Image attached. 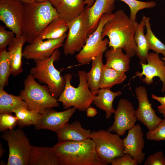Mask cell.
<instances>
[{"label":"cell","instance_id":"6da1fadb","mask_svg":"<svg viewBox=\"0 0 165 165\" xmlns=\"http://www.w3.org/2000/svg\"><path fill=\"white\" fill-rule=\"evenodd\" d=\"M114 14L103 27L102 38L108 37V47L114 50L122 48L131 58L136 55L134 36L138 23L132 20L122 10L117 11Z\"/></svg>","mask_w":165,"mask_h":165},{"label":"cell","instance_id":"7a4b0ae2","mask_svg":"<svg viewBox=\"0 0 165 165\" xmlns=\"http://www.w3.org/2000/svg\"><path fill=\"white\" fill-rule=\"evenodd\" d=\"M53 148L59 165H105L98 157L91 139L58 141Z\"/></svg>","mask_w":165,"mask_h":165},{"label":"cell","instance_id":"3957f363","mask_svg":"<svg viewBox=\"0 0 165 165\" xmlns=\"http://www.w3.org/2000/svg\"><path fill=\"white\" fill-rule=\"evenodd\" d=\"M22 33L26 42H33L46 27L59 16L50 1L24 4Z\"/></svg>","mask_w":165,"mask_h":165},{"label":"cell","instance_id":"277c9868","mask_svg":"<svg viewBox=\"0 0 165 165\" xmlns=\"http://www.w3.org/2000/svg\"><path fill=\"white\" fill-rule=\"evenodd\" d=\"M86 73L84 71L78 72L79 83L76 87L72 86L71 83L72 78L71 74L67 73L64 76L65 81V86L57 100L62 103L64 109H68L72 106L79 111H84L93 103L95 95L88 87Z\"/></svg>","mask_w":165,"mask_h":165},{"label":"cell","instance_id":"5b68a950","mask_svg":"<svg viewBox=\"0 0 165 165\" xmlns=\"http://www.w3.org/2000/svg\"><path fill=\"white\" fill-rule=\"evenodd\" d=\"M60 56L58 49H56L49 58L42 61H35V66L30 70L35 79L41 83L45 84L48 87L51 95L57 99L64 88L65 81L64 76L54 65Z\"/></svg>","mask_w":165,"mask_h":165},{"label":"cell","instance_id":"8992f818","mask_svg":"<svg viewBox=\"0 0 165 165\" xmlns=\"http://www.w3.org/2000/svg\"><path fill=\"white\" fill-rule=\"evenodd\" d=\"M35 79L31 74L28 75L24 80V88L20 92L19 96L28 108L42 113L47 108L59 107L58 101L51 95L47 86L40 85Z\"/></svg>","mask_w":165,"mask_h":165},{"label":"cell","instance_id":"52a82bcc","mask_svg":"<svg viewBox=\"0 0 165 165\" xmlns=\"http://www.w3.org/2000/svg\"><path fill=\"white\" fill-rule=\"evenodd\" d=\"M97 153L105 165L125 154L123 140L120 136L103 129L91 132Z\"/></svg>","mask_w":165,"mask_h":165},{"label":"cell","instance_id":"ba28073f","mask_svg":"<svg viewBox=\"0 0 165 165\" xmlns=\"http://www.w3.org/2000/svg\"><path fill=\"white\" fill-rule=\"evenodd\" d=\"M2 138L8 143L9 149L7 165H28L31 145L22 130H7Z\"/></svg>","mask_w":165,"mask_h":165},{"label":"cell","instance_id":"9c48e42d","mask_svg":"<svg viewBox=\"0 0 165 165\" xmlns=\"http://www.w3.org/2000/svg\"><path fill=\"white\" fill-rule=\"evenodd\" d=\"M114 15L105 14L102 15L97 28L88 36L85 46L76 56L77 61L80 65L89 64L94 58L107 50L109 40L102 39V30L105 24Z\"/></svg>","mask_w":165,"mask_h":165},{"label":"cell","instance_id":"30bf717a","mask_svg":"<svg viewBox=\"0 0 165 165\" xmlns=\"http://www.w3.org/2000/svg\"><path fill=\"white\" fill-rule=\"evenodd\" d=\"M68 24V32L63 45L64 53L66 56L79 52L86 43L88 38V25L86 8L83 13Z\"/></svg>","mask_w":165,"mask_h":165},{"label":"cell","instance_id":"8fae6325","mask_svg":"<svg viewBox=\"0 0 165 165\" xmlns=\"http://www.w3.org/2000/svg\"><path fill=\"white\" fill-rule=\"evenodd\" d=\"M24 11L20 0H0V20L16 36L22 34Z\"/></svg>","mask_w":165,"mask_h":165},{"label":"cell","instance_id":"7c38bea8","mask_svg":"<svg viewBox=\"0 0 165 165\" xmlns=\"http://www.w3.org/2000/svg\"><path fill=\"white\" fill-rule=\"evenodd\" d=\"M135 110L133 104L128 100L121 98L119 101L114 113V121L107 130L123 136L126 131L133 127L137 119L135 116Z\"/></svg>","mask_w":165,"mask_h":165},{"label":"cell","instance_id":"4fadbf2b","mask_svg":"<svg viewBox=\"0 0 165 165\" xmlns=\"http://www.w3.org/2000/svg\"><path fill=\"white\" fill-rule=\"evenodd\" d=\"M135 93L138 100V106L135 111V116L137 120L143 123L148 130L156 127L163 119L156 114L155 111L148 99L146 88L142 86L136 87Z\"/></svg>","mask_w":165,"mask_h":165},{"label":"cell","instance_id":"5bb4252c","mask_svg":"<svg viewBox=\"0 0 165 165\" xmlns=\"http://www.w3.org/2000/svg\"><path fill=\"white\" fill-rule=\"evenodd\" d=\"M67 36L56 39L38 40L27 45L23 51V57L27 59L42 61L50 58L55 50L64 45Z\"/></svg>","mask_w":165,"mask_h":165},{"label":"cell","instance_id":"9a60e30c","mask_svg":"<svg viewBox=\"0 0 165 165\" xmlns=\"http://www.w3.org/2000/svg\"><path fill=\"white\" fill-rule=\"evenodd\" d=\"M146 61L147 63H140L142 71L136 72L135 75L132 78L138 77L141 79L143 76H145L142 81L149 85L153 83L154 77H158L162 82L161 91L164 93L165 91V61L161 59L159 54L156 53H148Z\"/></svg>","mask_w":165,"mask_h":165},{"label":"cell","instance_id":"2e32d148","mask_svg":"<svg viewBox=\"0 0 165 165\" xmlns=\"http://www.w3.org/2000/svg\"><path fill=\"white\" fill-rule=\"evenodd\" d=\"M75 107L61 112H57L52 108L46 109L35 125L37 130L47 129L57 132L68 123L69 119L75 112Z\"/></svg>","mask_w":165,"mask_h":165},{"label":"cell","instance_id":"e0dca14e","mask_svg":"<svg viewBox=\"0 0 165 165\" xmlns=\"http://www.w3.org/2000/svg\"><path fill=\"white\" fill-rule=\"evenodd\" d=\"M144 134L139 123L128 130L126 137L123 139L125 153L130 155L138 165L143 163L145 154L143 152L145 143Z\"/></svg>","mask_w":165,"mask_h":165},{"label":"cell","instance_id":"ac0fdd59","mask_svg":"<svg viewBox=\"0 0 165 165\" xmlns=\"http://www.w3.org/2000/svg\"><path fill=\"white\" fill-rule=\"evenodd\" d=\"M114 7V6L111 4L108 0H96L91 7H86L88 18V37L97 28L102 15L112 14Z\"/></svg>","mask_w":165,"mask_h":165},{"label":"cell","instance_id":"d6986e66","mask_svg":"<svg viewBox=\"0 0 165 165\" xmlns=\"http://www.w3.org/2000/svg\"><path fill=\"white\" fill-rule=\"evenodd\" d=\"M26 42L25 37L22 35L16 36L8 45V51L10 57L11 74L13 76L18 75L23 71L22 59V48Z\"/></svg>","mask_w":165,"mask_h":165},{"label":"cell","instance_id":"ffe728a7","mask_svg":"<svg viewBox=\"0 0 165 165\" xmlns=\"http://www.w3.org/2000/svg\"><path fill=\"white\" fill-rule=\"evenodd\" d=\"M90 130L84 129L80 123L75 121L68 123L57 132L58 141H79L91 138Z\"/></svg>","mask_w":165,"mask_h":165},{"label":"cell","instance_id":"44dd1931","mask_svg":"<svg viewBox=\"0 0 165 165\" xmlns=\"http://www.w3.org/2000/svg\"><path fill=\"white\" fill-rule=\"evenodd\" d=\"M28 165H59L53 147L32 145Z\"/></svg>","mask_w":165,"mask_h":165},{"label":"cell","instance_id":"7402d4cb","mask_svg":"<svg viewBox=\"0 0 165 165\" xmlns=\"http://www.w3.org/2000/svg\"><path fill=\"white\" fill-rule=\"evenodd\" d=\"M84 0H62L56 8L59 16L69 23L85 10Z\"/></svg>","mask_w":165,"mask_h":165},{"label":"cell","instance_id":"603a6c76","mask_svg":"<svg viewBox=\"0 0 165 165\" xmlns=\"http://www.w3.org/2000/svg\"><path fill=\"white\" fill-rule=\"evenodd\" d=\"M105 56L106 67L124 73L129 70L130 58L123 53L122 48L114 50L110 47L106 51Z\"/></svg>","mask_w":165,"mask_h":165},{"label":"cell","instance_id":"cb8c5ba5","mask_svg":"<svg viewBox=\"0 0 165 165\" xmlns=\"http://www.w3.org/2000/svg\"><path fill=\"white\" fill-rule=\"evenodd\" d=\"M122 93L120 91L114 92L110 89L100 88L98 94L94 96L93 103L98 108L105 112V118L108 119L115 111L113 106L114 99Z\"/></svg>","mask_w":165,"mask_h":165},{"label":"cell","instance_id":"d4e9b609","mask_svg":"<svg viewBox=\"0 0 165 165\" xmlns=\"http://www.w3.org/2000/svg\"><path fill=\"white\" fill-rule=\"evenodd\" d=\"M68 29V23L59 16L46 27L35 41L60 38L66 33Z\"/></svg>","mask_w":165,"mask_h":165},{"label":"cell","instance_id":"484cf974","mask_svg":"<svg viewBox=\"0 0 165 165\" xmlns=\"http://www.w3.org/2000/svg\"><path fill=\"white\" fill-rule=\"evenodd\" d=\"M101 53L92 61V66L89 72L86 73V78L88 87L91 92L95 95L100 89L99 84L102 70L104 64Z\"/></svg>","mask_w":165,"mask_h":165},{"label":"cell","instance_id":"4316f807","mask_svg":"<svg viewBox=\"0 0 165 165\" xmlns=\"http://www.w3.org/2000/svg\"><path fill=\"white\" fill-rule=\"evenodd\" d=\"M145 24L143 17L137 27L134 36L136 44V55L140 60V63H146V58L150 50L144 34Z\"/></svg>","mask_w":165,"mask_h":165},{"label":"cell","instance_id":"83f0119b","mask_svg":"<svg viewBox=\"0 0 165 165\" xmlns=\"http://www.w3.org/2000/svg\"><path fill=\"white\" fill-rule=\"evenodd\" d=\"M127 78L125 73L117 71L104 65L99 84L100 88L110 89L114 86L121 83Z\"/></svg>","mask_w":165,"mask_h":165},{"label":"cell","instance_id":"f1b7e54d","mask_svg":"<svg viewBox=\"0 0 165 165\" xmlns=\"http://www.w3.org/2000/svg\"><path fill=\"white\" fill-rule=\"evenodd\" d=\"M21 107L28 108L25 102L20 96L8 94L0 87V113H11L15 109Z\"/></svg>","mask_w":165,"mask_h":165},{"label":"cell","instance_id":"f546056e","mask_svg":"<svg viewBox=\"0 0 165 165\" xmlns=\"http://www.w3.org/2000/svg\"><path fill=\"white\" fill-rule=\"evenodd\" d=\"M14 112L18 119L17 125L23 127L31 125H35L40 119L41 113L38 111L29 110L24 107H21L14 110Z\"/></svg>","mask_w":165,"mask_h":165},{"label":"cell","instance_id":"4dcf8cb0","mask_svg":"<svg viewBox=\"0 0 165 165\" xmlns=\"http://www.w3.org/2000/svg\"><path fill=\"white\" fill-rule=\"evenodd\" d=\"M145 27L146 28L145 37L150 50H152L158 54H162L163 56L161 58H165V45L161 42L153 32L150 22L149 17L144 16Z\"/></svg>","mask_w":165,"mask_h":165},{"label":"cell","instance_id":"1f68e13d","mask_svg":"<svg viewBox=\"0 0 165 165\" xmlns=\"http://www.w3.org/2000/svg\"><path fill=\"white\" fill-rule=\"evenodd\" d=\"M11 74L10 60L8 52L6 49L0 51V87L4 88L9 83Z\"/></svg>","mask_w":165,"mask_h":165},{"label":"cell","instance_id":"d6a6232c","mask_svg":"<svg viewBox=\"0 0 165 165\" xmlns=\"http://www.w3.org/2000/svg\"><path fill=\"white\" fill-rule=\"evenodd\" d=\"M109 2L115 5L116 0L122 1L127 4L129 7L130 12V18L135 21L137 18V14L140 10L145 9L151 8L155 7L156 3L153 1L143 2L137 0H108Z\"/></svg>","mask_w":165,"mask_h":165},{"label":"cell","instance_id":"836d02e7","mask_svg":"<svg viewBox=\"0 0 165 165\" xmlns=\"http://www.w3.org/2000/svg\"><path fill=\"white\" fill-rule=\"evenodd\" d=\"M18 123V119L11 113H2L0 114V130L4 132L13 129Z\"/></svg>","mask_w":165,"mask_h":165},{"label":"cell","instance_id":"e575fe53","mask_svg":"<svg viewBox=\"0 0 165 165\" xmlns=\"http://www.w3.org/2000/svg\"><path fill=\"white\" fill-rule=\"evenodd\" d=\"M147 140L155 141L165 140V117L161 123L153 129L146 134Z\"/></svg>","mask_w":165,"mask_h":165},{"label":"cell","instance_id":"d590c367","mask_svg":"<svg viewBox=\"0 0 165 165\" xmlns=\"http://www.w3.org/2000/svg\"><path fill=\"white\" fill-rule=\"evenodd\" d=\"M15 35L12 31H7L4 26H0V51L6 49V47L14 37Z\"/></svg>","mask_w":165,"mask_h":165},{"label":"cell","instance_id":"8d00e7d4","mask_svg":"<svg viewBox=\"0 0 165 165\" xmlns=\"http://www.w3.org/2000/svg\"><path fill=\"white\" fill-rule=\"evenodd\" d=\"M144 165H165V157L162 151H158L149 156L145 161Z\"/></svg>","mask_w":165,"mask_h":165},{"label":"cell","instance_id":"74e56055","mask_svg":"<svg viewBox=\"0 0 165 165\" xmlns=\"http://www.w3.org/2000/svg\"><path fill=\"white\" fill-rule=\"evenodd\" d=\"M111 164L112 165H138L132 156L128 153L116 158L112 161Z\"/></svg>","mask_w":165,"mask_h":165},{"label":"cell","instance_id":"f35d334b","mask_svg":"<svg viewBox=\"0 0 165 165\" xmlns=\"http://www.w3.org/2000/svg\"><path fill=\"white\" fill-rule=\"evenodd\" d=\"M152 98L159 102L160 105L157 106L159 112L161 114L163 117H165V96L160 97L153 94L151 95Z\"/></svg>","mask_w":165,"mask_h":165},{"label":"cell","instance_id":"ab89813d","mask_svg":"<svg viewBox=\"0 0 165 165\" xmlns=\"http://www.w3.org/2000/svg\"><path fill=\"white\" fill-rule=\"evenodd\" d=\"M86 111V116L89 117H94L97 113V109L90 106L87 109Z\"/></svg>","mask_w":165,"mask_h":165},{"label":"cell","instance_id":"60d3db41","mask_svg":"<svg viewBox=\"0 0 165 165\" xmlns=\"http://www.w3.org/2000/svg\"><path fill=\"white\" fill-rule=\"evenodd\" d=\"M95 0H84V4H86V6L90 7L94 4Z\"/></svg>","mask_w":165,"mask_h":165},{"label":"cell","instance_id":"b9f144b4","mask_svg":"<svg viewBox=\"0 0 165 165\" xmlns=\"http://www.w3.org/2000/svg\"><path fill=\"white\" fill-rule=\"evenodd\" d=\"M62 0H49L50 2L56 8L59 3Z\"/></svg>","mask_w":165,"mask_h":165},{"label":"cell","instance_id":"7bdbcfd3","mask_svg":"<svg viewBox=\"0 0 165 165\" xmlns=\"http://www.w3.org/2000/svg\"><path fill=\"white\" fill-rule=\"evenodd\" d=\"M5 151L2 148V144L0 142V157H2V155L4 153Z\"/></svg>","mask_w":165,"mask_h":165},{"label":"cell","instance_id":"ee69618b","mask_svg":"<svg viewBox=\"0 0 165 165\" xmlns=\"http://www.w3.org/2000/svg\"><path fill=\"white\" fill-rule=\"evenodd\" d=\"M24 4L31 3L35 1V0H20Z\"/></svg>","mask_w":165,"mask_h":165},{"label":"cell","instance_id":"f6af8a7d","mask_svg":"<svg viewBox=\"0 0 165 165\" xmlns=\"http://www.w3.org/2000/svg\"><path fill=\"white\" fill-rule=\"evenodd\" d=\"M49 1V0H35V1L38 2H42Z\"/></svg>","mask_w":165,"mask_h":165},{"label":"cell","instance_id":"bcb514c9","mask_svg":"<svg viewBox=\"0 0 165 165\" xmlns=\"http://www.w3.org/2000/svg\"><path fill=\"white\" fill-rule=\"evenodd\" d=\"M161 59L162 60H163V61H165V58H164V59H162V58H161Z\"/></svg>","mask_w":165,"mask_h":165}]
</instances>
